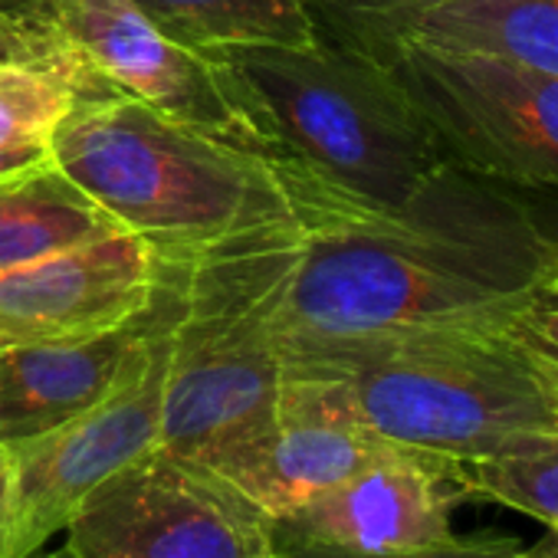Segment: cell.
Here are the masks:
<instances>
[{
    "label": "cell",
    "mask_w": 558,
    "mask_h": 558,
    "mask_svg": "<svg viewBox=\"0 0 558 558\" xmlns=\"http://www.w3.org/2000/svg\"><path fill=\"white\" fill-rule=\"evenodd\" d=\"M279 230L161 266L174 272L161 447L201 466L263 437L283 408L287 368L269 332Z\"/></svg>",
    "instance_id": "5"
},
{
    "label": "cell",
    "mask_w": 558,
    "mask_h": 558,
    "mask_svg": "<svg viewBox=\"0 0 558 558\" xmlns=\"http://www.w3.org/2000/svg\"><path fill=\"white\" fill-rule=\"evenodd\" d=\"M375 60L391 66L450 165L558 194V76L421 47Z\"/></svg>",
    "instance_id": "7"
},
{
    "label": "cell",
    "mask_w": 558,
    "mask_h": 558,
    "mask_svg": "<svg viewBox=\"0 0 558 558\" xmlns=\"http://www.w3.org/2000/svg\"><path fill=\"white\" fill-rule=\"evenodd\" d=\"M279 558H519L522 551L512 542H470L450 538L444 545L408 548V551H345L326 545H303V542H276Z\"/></svg>",
    "instance_id": "20"
},
{
    "label": "cell",
    "mask_w": 558,
    "mask_h": 558,
    "mask_svg": "<svg viewBox=\"0 0 558 558\" xmlns=\"http://www.w3.org/2000/svg\"><path fill=\"white\" fill-rule=\"evenodd\" d=\"M519 558H558V532H551V538H548V542H542V545H535V548L522 551Z\"/></svg>",
    "instance_id": "25"
},
{
    "label": "cell",
    "mask_w": 558,
    "mask_h": 558,
    "mask_svg": "<svg viewBox=\"0 0 558 558\" xmlns=\"http://www.w3.org/2000/svg\"><path fill=\"white\" fill-rule=\"evenodd\" d=\"M155 306L112 332L0 345V444L47 434L109 398L158 332Z\"/></svg>",
    "instance_id": "12"
},
{
    "label": "cell",
    "mask_w": 558,
    "mask_h": 558,
    "mask_svg": "<svg viewBox=\"0 0 558 558\" xmlns=\"http://www.w3.org/2000/svg\"><path fill=\"white\" fill-rule=\"evenodd\" d=\"M53 165L161 266L300 220L272 158L96 93L50 138Z\"/></svg>",
    "instance_id": "3"
},
{
    "label": "cell",
    "mask_w": 558,
    "mask_h": 558,
    "mask_svg": "<svg viewBox=\"0 0 558 558\" xmlns=\"http://www.w3.org/2000/svg\"><path fill=\"white\" fill-rule=\"evenodd\" d=\"M398 450L404 447H395L359 424L283 401L279 421L263 437L207 470L223 476L256 509L279 522L319 493Z\"/></svg>",
    "instance_id": "13"
},
{
    "label": "cell",
    "mask_w": 558,
    "mask_h": 558,
    "mask_svg": "<svg viewBox=\"0 0 558 558\" xmlns=\"http://www.w3.org/2000/svg\"><path fill=\"white\" fill-rule=\"evenodd\" d=\"M47 165H53L50 142L47 145H4L0 148V181L47 168Z\"/></svg>",
    "instance_id": "21"
},
{
    "label": "cell",
    "mask_w": 558,
    "mask_h": 558,
    "mask_svg": "<svg viewBox=\"0 0 558 558\" xmlns=\"http://www.w3.org/2000/svg\"><path fill=\"white\" fill-rule=\"evenodd\" d=\"M138 11L191 50L227 44H316L310 0H135Z\"/></svg>",
    "instance_id": "17"
},
{
    "label": "cell",
    "mask_w": 558,
    "mask_h": 558,
    "mask_svg": "<svg viewBox=\"0 0 558 558\" xmlns=\"http://www.w3.org/2000/svg\"><path fill=\"white\" fill-rule=\"evenodd\" d=\"M63 532L66 558H279L263 509L165 447L99 483Z\"/></svg>",
    "instance_id": "6"
},
{
    "label": "cell",
    "mask_w": 558,
    "mask_h": 558,
    "mask_svg": "<svg viewBox=\"0 0 558 558\" xmlns=\"http://www.w3.org/2000/svg\"><path fill=\"white\" fill-rule=\"evenodd\" d=\"M27 24L109 93L269 158L266 135L220 63L168 37L135 0H31Z\"/></svg>",
    "instance_id": "9"
},
{
    "label": "cell",
    "mask_w": 558,
    "mask_h": 558,
    "mask_svg": "<svg viewBox=\"0 0 558 558\" xmlns=\"http://www.w3.org/2000/svg\"><path fill=\"white\" fill-rule=\"evenodd\" d=\"M545 293L558 296V266H555V272H551V279H548V287H545Z\"/></svg>",
    "instance_id": "26"
},
{
    "label": "cell",
    "mask_w": 558,
    "mask_h": 558,
    "mask_svg": "<svg viewBox=\"0 0 558 558\" xmlns=\"http://www.w3.org/2000/svg\"><path fill=\"white\" fill-rule=\"evenodd\" d=\"M168 323L171 306L161 310L151 345L109 398L47 434L11 444L14 480L0 515V558L40 555L99 483L161 447Z\"/></svg>",
    "instance_id": "8"
},
{
    "label": "cell",
    "mask_w": 558,
    "mask_h": 558,
    "mask_svg": "<svg viewBox=\"0 0 558 558\" xmlns=\"http://www.w3.org/2000/svg\"><path fill=\"white\" fill-rule=\"evenodd\" d=\"M37 37H40V31H37V27H31L27 21H21V17H11V14L0 11V53L21 50V47L34 44Z\"/></svg>",
    "instance_id": "23"
},
{
    "label": "cell",
    "mask_w": 558,
    "mask_h": 558,
    "mask_svg": "<svg viewBox=\"0 0 558 558\" xmlns=\"http://www.w3.org/2000/svg\"><path fill=\"white\" fill-rule=\"evenodd\" d=\"M122 230L57 165L0 181V269Z\"/></svg>",
    "instance_id": "15"
},
{
    "label": "cell",
    "mask_w": 558,
    "mask_h": 558,
    "mask_svg": "<svg viewBox=\"0 0 558 558\" xmlns=\"http://www.w3.org/2000/svg\"><path fill=\"white\" fill-rule=\"evenodd\" d=\"M109 93L44 34L0 53V148L47 145L80 99Z\"/></svg>",
    "instance_id": "16"
},
{
    "label": "cell",
    "mask_w": 558,
    "mask_h": 558,
    "mask_svg": "<svg viewBox=\"0 0 558 558\" xmlns=\"http://www.w3.org/2000/svg\"><path fill=\"white\" fill-rule=\"evenodd\" d=\"M158 287L155 250L129 230H109L44 259L0 269V345L122 329L155 306Z\"/></svg>",
    "instance_id": "10"
},
{
    "label": "cell",
    "mask_w": 558,
    "mask_h": 558,
    "mask_svg": "<svg viewBox=\"0 0 558 558\" xmlns=\"http://www.w3.org/2000/svg\"><path fill=\"white\" fill-rule=\"evenodd\" d=\"M34 558H66L63 551H53V555H34Z\"/></svg>",
    "instance_id": "27"
},
{
    "label": "cell",
    "mask_w": 558,
    "mask_h": 558,
    "mask_svg": "<svg viewBox=\"0 0 558 558\" xmlns=\"http://www.w3.org/2000/svg\"><path fill=\"white\" fill-rule=\"evenodd\" d=\"M466 496L473 493L460 466L398 450L319 493L272 529L276 542L345 551L427 548L457 538L450 515Z\"/></svg>",
    "instance_id": "11"
},
{
    "label": "cell",
    "mask_w": 558,
    "mask_h": 558,
    "mask_svg": "<svg viewBox=\"0 0 558 558\" xmlns=\"http://www.w3.org/2000/svg\"><path fill=\"white\" fill-rule=\"evenodd\" d=\"M11 480H14V453L8 444H0V515H4V506H8Z\"/></svg>",
    "instance_id": "24"
},
{
    "label": "cell",
    "mask_w": 558,
    "mask_h": 558,
    "mask_svg": "<svg viewBox=\"0 0 558 558\" xmlns=\"http://www.w3.org/2000/svg\"><path fill=\"white\" fill-rule=\"evenodd\" d=\"M434 4L437 0H310V11L326 40L378 57Z\"/></svg>",
    "instance_id": "19"
},
{
    "label": "cell",
    "mask_w": 558,
    "mask_h": 558,
    "mask_svg": "<svg viewBox=\"0 0 558 558\" xmlns=\"http://www.w3.org/2000/svg\"><path fill=\"white\" fill-rule=\"evenodd\" d=\"M300 220L276 236L269 332L287 378L401 339L529 313L558 230L529 191L444 165L398 210H372L276 165Z\"/></svg>",
    "instance_id": "1"
},
{
    "label": "cell",
    "mask_w": 558,
    "mask_h": 558,
    "mask_svg": "<svg viewBox=\"0 0 558 558\" xmlns=\"http://www.w3.org/2000/svg\"><path fill=\"white\" fill-rule=\"evenodd\" d=\"M395 47L486 57L558 76V0H437Z\"/></svg>",
    "instance_id": "14"
},
{
    "label": "cell",
    "mask_w": 558,
    "mask_h": 558,
    "mask_svg": "<svg viewBox=\"0 0 558 558\" xmlns=\"http://www.w3.org/2000/svg\"><path fill=\"white\" fill-rule=\"evenodd\" d=\"M283 401L466 470L558 437V362L522 313L293 375Z\"/></svg>",
    "instance_id": "2"
},
{
    "label": "cell",
    "mask_w": 558,
    "mask_h": 558,
    "mask_svg": "<svg viewBox=\"0 0 558 558\" xmlns=\"http://www.w3.org/2000/svg\"><path fill=\"white\" fill-rule=\"evenodd\" d=\"M529 323L538 336V342L548 349V355L558 362V296L542 293V300L529 310Z\"/></svg>",
    "instance_id": "22"
},
{
    "label": "cell",
    "mask_w": 558,
    "mask_h": 558,
    "mask_svg": "<svg viewBox=\"0 0 558 558\" xmlns=\"http://www.w3.org/2000/svg\"><path fill=\"white\" fill-rule=\"evenodd\" d=\"M269 142L372 210L404 207L447 161L437 135L388 63L332 44H227L207 50Z\"/></svg>",
    "instance_id": "4"
},
{
    "label": "cell",
    "mask_w": 558,
    "mask_h": 558,
    "mask_svg": "<svg viewBox=\"0 0 558 558\" xmlns=\"http://www.w3.org/2000/svg\"><path fill=\"white\" fill-rule=\"evenodd\" d=\"M470 493L525 512L558 532V437L463 470Z\"/></svg>",
    "instance_id": "18"
}]
</instances>
